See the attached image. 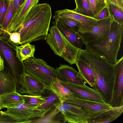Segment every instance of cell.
Here are the masks:
<instances>
[{"label": "cell", "mask_w": 123, "mask_h": 123, "mask_svg": "<svg viewBox=\"0 0 123 123\" xmlns=\"http://www.w3.org/2000/svg\"><path fill=\"white\" fill-rule=\"evenodd\" d=\"M51 23L57 28L67 40L73 45L77 48L81 49L84 43L82 39L77 33L56 21L52 22Z\"/></svg>", "instance_id": "obj_18"}, {"label": "cell", "mask_w": 123, "mask_h": 123, "mask_svg": "<svg viewBox=\"0 0 123 123\" xmlns=\"http://www.w3.org/2000/svg\"><path fill=\"white\" fill-rule=\"evenodd\" d=\"M13 0L9 2L8 8L5 14L3 22L1 27L2 30H6L11 20L13 14Z\"/></svg>", "instance_id": "obj_29"}, {"label": "cell", "mask_w": 123, "mask_h": 123, "mask_svg": "<svg viewBox=\"0 0 123 123\" xmlns=\"http://www.w3.org/2000/svg\"><path fill=\"white\" fill-rule=\"evenodd\" d=\"M22 103L16 106L7 108L4 111L6 114L19 120L20 123H31L30 119L32 118L40 117L44 118L47 112L43 111L37 107L27 106Z\"/></svg>", "instance_id": "obj_9"}, {"label": "cell", "mask_w": 123, "mask_h": 123, "mask_svg": "<svg viewBox=\"0 0 123 123\" xmlns=\"http://www.w3.org/2000/svg\"><path fill=\"white\" fill-rule=\"evenodd\" d=\"M107 6L112 20L123 26V8L109 2Z\"/></svg>", "instance_id": "obj_26"}, {"label": "cell", "mask_w": 123, "mask_h": 123, "mask_svg": "<svg viewBox=\"0 0 123 123\" xmlns=\"http://www.w3.org/2000/svg\"><path fill=\"white\" fill-rule=\"evenodd\" d=\"M63 117V123H90L99 115L83 107L66 103L55 107Z\"/></svg>", "instance_id": "obj_7"}, {"label": "cell", "mask_w": 123, "mask_h": 123, "mask_svg": "<svg viewBox=\"0 0 123 123\" xmlns=\"http://www.w3.org/2000/svg\"><path fill=\"white\" fill-rule=\"evenodd\" d=\"M7 33H0V54L6 61L7 65L6 71L15 79L16 81L17 92L23 94L24 88L22 76L25 72L23 62H20L15 57L12 50L13 45H14L7 38Z\"/></svg>", "instance_id": "obj_4"}, {"label": "cell", "mask_w": 123, "mask_h": 123, "mask_svg": "<svg viewBox=\"0 0 123 123\" xmlns=\"http://www.w3.org/2000/svg\"><path fill=\"white\" fill-rule=\"evenodd\" d=\"M75 64L84 83L93 87L94 85V78L91 69L86 63L78 57Z\"/></svg>", "instance_id": "obj_19"}, {"label": "cell", "mask_w": 123, "mask_h": 123, "mask_svg": "<svg viewBox=\"0 0 123 123\" xmlns=\"http://www.w3.org/2000/svg\"><path fill=\"white\" fill-rule=\"evenodd\" d=\"M55 69L57 78L59 80L77 84H85L79 72L72 66L61 64L59 67L56 68Z\"/></svg>", "instance_id": "obj_15"}, {"label": "cell", "mask_w": 123, "mask_h": 123, "mask_svg": "<svg viewBox=\"0 0 123 123\" xmlns=\"http://www.w3.org/2000/svg\"><path fill=\"white\" fill-rule=\"evenodd\" d=\"M112 21L109 16L99 20L89 31L83 34L75 32L82 39L84 44H101L105 42L108 38Z\"/></svg>", "instance_id": "obj_8"}, {"label": "cell", "mask_w": 123, "mask_h": 123, "mask_svg": "<svg viewBox=\"0 0 123 123\" xmlns=\"http://www.w3.org/2000/svg\"><path fill=\"white\" fill-rule=\"evenodd\" d=\"M110 16L109 13L107 6L104 7L96 16L92 18L97 20L106 18Z\"/></svg>", "instance_id": "obj_34"}, {"label": "cell", "mask_w": 123, "mask_h": 123, "mask_svg": "<svg viewBox=\"0 0 123 123\" xmlns=\"http://www.w3.org/2000/svg\"><path fill=\"white\" fill-rule=\"evenodd\" d=\"M123 32V26L112 21L110 31L106 41L99 44H87L86 49L105 59L114 65L120 47Z\"/></svg>", "instance_id": "obj_3"}, {"label": "cell", "mask_w": 123, "mask_h": 123, "mask_svg": "<svg viewBox=\"0 0 123 123\" xmlns=\"http://www.w3.org/2000/svg\"><path fill=\"white\" fill-rule=\"evenodd\" d=\"M45 88L57 95L60 100V104L64 103L67 98L73 96L72 92L62 85L57 78H54L50 85Z\"/></svg>", "instance_id": "obj_22"}, {"label": "cell", "mask_w": 123, "mask_h": 123, "mask_svg": "<svg viewBox=\"0 0 123 123\" xmlns=\"http://www.w3.org/2000/svg\"><path fill=\"white\" fill-rule=\"evenodd\" d=\"M123 105L113 108L92 120L90 123H107L114 121L122 114Z\"/></svg>", "instance_id": "obj_20"}, {"label": "cell", "mask_w": 123, "mask_h": 123, "mask_svg": "<svg viewBox=\"0 0 123 123\" xmlns=\"http://www.w3.org/2000/svg\"><path fill=\"white\" fill-rule=\"evenodd\" d=\"M55 21L75 32H79L81 26V22L71 18H60L55 19Z\"/></svg>", "instance_id": "obj_27"}, {"label": "cell", "mask_w": 123, "mask_h": 123, "mask_svg": "<svg viewBox=\"0 0 123 123\" xmlns=\"http://www.w3.org/2000/svg\"><path fill=\"white\" fill-rule=\"evenodd\" d=\"M72 18L81 24L79 31L77 32L83 34L91 30L99 22V20L77 13L72 10L67 9L55 11L53 18L55 20L60 18Z\"/></svg>", "instance_id": "obj_12"}, {"label": "cell", "mask_w": 123, "mask_h": 123, "mask_svg": "<svg viewBox=\"0 0 123 123\" xmlns=\"http://www.w3.org/2000/svg\"><path fill=\"white\" fill-rule=\"evenodd\" d=\"M3 31L6 32L8 34L9 40L14 45H18L20 44V36L19 33L17 32H9L7 30Z\"/></svg>", "instance_id": "obj_33"}, {"label": "cell", "mask_w": 123, "mask_h": 123, "mask_svg": "<svg viewBox=\"0 0 123 123\" xmlns=\"http://www.w3.org/2000/svg\"><path fill=\"white\" fill-rule=\"evenodd\" d=\"M49 31L46 42L54 53L62 57L70 65L75 64L80 49L70 43L56 26H52Z\"/></svg>", "instance_id": "obj_5"}, {"label": "cell", "mask_w": 123, "mask_h": 123, "mask_svg": "<svg viewBox=\"0 0 123 123\" xmlns=\"http://www.w3.org/2000/svg\"><path fill=\"white\" fill-rule=\"evenodd\" d=\"M0 123H20L16 119L5 114L4 111H0Z\"/></svg>", "instance_id": "obj_32"}, {"label": "cell", "mask_w": 123, "mask_h": 123, "mask_svg": "<svg viewBox=\"0 0 123 123\" xmlns=\"http://www.w3.org/2000/svg\"><path fill=\"white\" fill-rule=\"evenodd\" d=\"M17 92L6 95L0 96V110L4 108H10L24 102Z\"/></svg>", "instance_id": "obj_23"}, {"label": "cell", "mask_w": 123, "mask_h": 123, "mask_svg": "<svg viewBox=\"0 0 123 123\" xmlns=\"http://www.w3.org/2000/svg\"><path fill=\"white\" fill-rule=\"evenodd\" d=\"M75 8L72 10L75 12L86 16L93 18L94 16L88 0H74Z\"/></svg>", "instance_id": "obj_25"}, {"label": "cell", "mask_w": 123, "mask_h": 123, "mask_svg": "<svg viewBox=\"0 0 123 123\" xmlns=\"http://www.w3.org/2000/svg\"><path fill=\"white\" fill-rule=\"evenodd\" d=\"M51 16L49 4L45 3L34 6L17 31L20 34V44L46 40Z\"/></svg>", "instance_id": "obj_1"}, {"label": "cell", "mask_w": 123, "mask_h": 123, "mask_svg": "<svg viewBox=\"0 0 123 123\" xmlns=\"http://www.w3.org/2000/svg\"><path fill=\"white\" fill-rule=\"evenodd\" d=\"M4 68V67H3L0 64V71L3 70Z\"/></svg>", "instance_id": "obj_39"}, {"label": "cell", "mask_w": 123, "mask_h": 123, "mask_svg": "<svg viewBox=\"0 0 123 123\" xmlns=\"http://www.w3.org/2000/svg\"><path fill=\"white\" fill-rule=\"evenodd\" d=\"M24 93L32 96L41 95L45 89V85L25 71L22 76Z\"/></svg>", "instance_id": "obj_16"}, {"label": "cell", "mask_w": 123, "mask_h": 123, "mask_svg": "<svg viewBox=\"0 0 123 123\" xmlns=\"http://www.w3.org/2000/svg\"><path fill=\"white\" fill-rule=\"evenodd\" d=\"M20 95L26 105L31 107H38L45 103V99L41 95L32 96L27 95Z\"/></svg>", "instance_id": "obj_28"}, {"label": "cell", "mask_w": 123, "mask_h": 123, "mask_svg": "<svg viewBox=\"0 0 123 123\" xmlns=\"http://www.w3.org/2000/svg\"><path fill=\"white\" fill-rule=\"evenodd\" d=\"M88 1L94 16L97 15L104 7L107 6L106 4L99 2L97 0Z\"/></svg>", "instance_id": "obj_30"}, {"label": "cell", "mask_w": 123, "mask_h": 123, "mask_svg": "<svg viewBox=\"0 0 123 123\" xmlns=\"http://www.w3.org/2000/svg\"><path fill=\"white\" fill-rule=\"evenodd\" d=\"M109 2L113 4L116 5L123 8V0H108Z\"/></svg>", "instance_id": "obj_35"}, {"label": "cell", "mask_w": 123, "mask_h": 123, "mask_svg": "<svg viewBox=\"0 0 123 123\" xmlns=\"http://www.w3.org/2000/svg\"><path fill=\"white\" fill-rule=\"evenodd\" d=\"M8 0L10 2V1H12V0Z\"/></svg>", "instance_id": "obj_40"}, {"label": "cell", "mask_w": 123, "mask_h": 123, "mask_svg": "<svg viewBox=\"0 0 123 123\" xmlns=\"http://www.w3.org/2000/svg\"><path fill=\"white\" fill-rule=\"evenodd\" d=\"M19 46H16L14 49L16 53V57L20 62L30 58H34L35 51V46L27 43Z\"/></svg>", "instance_id": "obj_24"}, {"label": "cell", "mask_w": 123, "mask_h": 123, "mask_svg": "<svg viewBox=\"0 0 123 123\" xmlns=\"http://www.w3.org/2000/svg\"><path fill=\"white\" fill-rule=\"evenodd\" d=\"M41 96L44 99L45 103L37 108L43 111L48 112L61 104L60 100L57 95L46 88Z\"/></svg>", "instance_id": "obj_21"}, {"label": "cell", "mask_w": 123, "mask_h": 123, "mask_svg": "<svg viewBox=\"0 0 123 123\" xmlns=\"http://www.w3.org/2000/svg\"><path fill=\"white\" fill-rule=\"evenodd\" d=\"M40 0H25L12 15L7 30L9 32H17L21 27L31 9Z\"/></svg>", "instance_id": "obj_13"}, {"label": "cell", "mask_w": 123, "mask_h": 123, "mask_svg": "<svg viewBox=\"0 0 123 123\" xmlns=\"http://www.w3.org/2000/svg\"><path fill=\"white\" fill-rule=\"evenodd\" d=\"M114 66L115 80L111 99L112 107L123 105V57L117 60Z\"/></svg>", "instance_id": "obj_11"}, {"label": "cell", "mask_w": 123, "mask_h": 123, "mask_svg": "<svg viewBox=\"0 0 123 123\" xmlns=\"http://www.w3.org/2000/svg\"><path fill=\"white\" fill-rule=\"evenodd\" d=\"M98 2L105 4L106 5L108 3L109 1L108 0H97Z\"/></svg>", "instance_id": "obj_36"}, {"label": "cell", "mask_w": 123, "mask_h": 123, "mask_svg": "<svg viewBox=\"0 0 123 123\" xmlns=\"http://www.w3.org/2000/svg\"><path fill=\"white\" fill-rule=\"evenodd\" d=\"M17 92L15 78L6 70L0 71V96Z\"/></svg>", "instance_id": "obj_17"}, {"label": "cell", "mask_w": 123, "mask_h": 123, "mask_svg": "<svg viewBox=\"0 0 123 123\" xmlns=\"http://www.w3.org/2000/svg\"><path fill=\"white\" fill-rule=\"evenodd\" d=\"M64 103L79 106L88 109L99 116L113 108L110 104L106 103L83 99L73 96L67 98Z\"/></svg>", "instance_id": "obj_14"}, {"label": "cell", "mask_w": 123, "mask_h": 123, "mask_svg": "<svg viewBox=\"0 0 123 123\" xmlns=\"http://www.w3.org/2000/svg\"><path fill=\"white\" fill-rule=\"evenodd\" d=\"M8 0H0V27L3 24L5 14L8 8Z\"/></svg>", "instance_id": "obj_31"}, {"label": "cell", "mask_w": 123, "mask_h": 123, "mask_svg": "<svg viewBox=\"0 0 123 123\" xmlns=\"http://www.w3.org/2000/svg\"><path fill=\"white\" fill-rule=\"evenodd\" d=\"M77 57L86 63L93 72L94 78L93 88L98 91L105 102L110 104L115 80L114 65L86 49H81Z\"/></svg>", "instance_id": "obj_2"}, {"label": "cell", "mask_w": 123, "mask_h": 123, "mask_svg": "<svg viewBox=\"0 0 123 123\" xmlns=\"http://www.w3.org/2000/svg\"><path fill=\"white\" fill-rule=\"evenodd\" d=\"M25 0H20V6H21L24 2Z\"/></svg>", "instance_id": "obj_38"}, {"label": "cell", "mask_w": 123, "mask_h": 123, "mask_svg": "<svg viewBox=\"0 0 123 123\" xmlns=\"http://www.w3.org/2000/svg\"><path fill=\"white\" fill-rule=\"evenodd\" d=\"M0 64L3 67H4V60L2 58L1 55L0 54Z\"/></svg>", "instance_id": "obj_37"}, {"label": "cell", "mask_w": 123, "mask_h": 123, "mask_svg": "<svg viewBox=\"0 0 123 123\" xmlns=\"http://www.w3.org/2000/svg\"><path fill=\"white\" fill-rule=\"evenodd\" d=\"M23 62L25 72L44 84L45 87L49 85L54 78H57L56 69L42 59L30 58Z\"/></svg>", "instance_id": "obj_6"}, {"label": "cell", "mask_w": 123, "mask_h": 123, "mask_svg": "<svg viewBox=\"0 0 123 123\" xmlns=\"http://www.w3.org/2000/svg\"><path fill=\"white\" fill-rule=\"evenodd\" d=\"M58 79L62 85L72 92L73 97L99 102L106 103L101 93L95 89L89 87L85 84H77Z\"/></svg>", "instance_id": "obj_10"}]
</instances>
